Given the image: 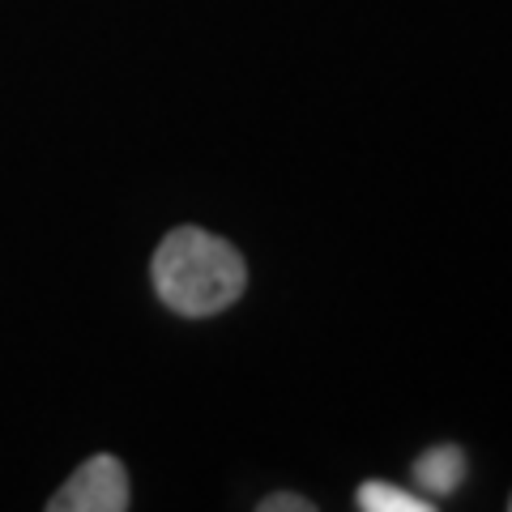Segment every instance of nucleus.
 <instances>
[{"instance_id":"nucleus-6","label":"nucleus","mask_w":512,"mask_h":512,"mask_svg":"<svg viewBox=\"0 0 512 512\" xmlns=\"http://www.w3.org/2000/svg\"><path fill=\"white\" fill-rule=\"evenodd\" d=\"M508 508H512V500H508Z\"/></svg>"},{"instance_id":"nucleus-3","label":"nucleus","mask_w":512,"mask_h":512,"mask_svg":"<svg viewBox=\"0 0 512 512\" xmlns=\"http://www.w3.org/2000/svg\"><path fill=\"white\" fill-rule=\"evenodd\" d=\"M414 478L427 495H453L461 483H466V453L457 444H440L427 448V453L414 461Z\"/></svg>"},{"instance_id":"nucleus-2","label":"nucleus","mask_w":512,"mask_h":512,"mask_svg":"<svg viewBox=\"0 0 512 512\" xmlns=\"http://www.w3.org/2000/svg\"><path fill=\"white\" fill-rule=\"evenodd\" d=\"M52 512H124L128 508V474L120 466V457L99 453L64 483L52 500Z\"/></svg>"},{"instance_id":"nucleus-1","label":"nucleus","mask_w":512,"mask_h":512,"mask_svg":"<svg viewBox=\"0 0 512 512\" xmlns=\"http://www.w3.org/2000/svg\"><path fill=\"white\" fill-rule=\"evenodd\" d=\"M150 278L158 299L184 320L227 312L248 291V265L239 248L201 227H175L154 252Z\"/></svg>"},{"instance_id":"nucleus-5","label":"nucleus","mask_w":512,"mask_h":512,"mask_svg":"<svg viewBox=\"0 0 512 512\" xmlns=\"http://www.w3.org/2000/svg\"><path fill=\"white\" fill-rule=\"evenodd\" d=\"M261 512H312V500H303V495H269L261 500Z\"/></svg>"},{"instance_id":"nucleus-4","label":"nucleus","mask_w":512,"mask_h":512,"mask_svg":"<svg viewBox=\"0 0 512 512\" xmlns=\"http://www.w3.org/2000/svg\"><path fill=\"white\" fill-rule=\"evenodd\" d=\"M355 504L363 512H431V500L427 495H410L393 483H363Z\"/></svg>"}]
</instances>
